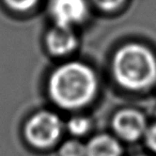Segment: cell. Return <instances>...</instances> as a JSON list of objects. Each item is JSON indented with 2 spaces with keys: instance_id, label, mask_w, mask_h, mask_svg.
<instances>
[{
  "instance_id": "6da1fadb",
  "label": "cell",
  "mask_w": 156,
  "mask_h": 156,
  "mask_svg": "<svg viewBox=\"0 0 156 156\" xmlns=\"http://www.w3.org/2000/svg\"><path fill=\"white\" fill-rule=\"evenodd\" d=\"M101 79L96 69L79 59L61 60L46 78V93L57 107L80 110L94 102L100 93Z\"/></svg>"
},
{
  "instance_id": "7a4b0ae2",
  "label": "cell",
  "mask_w": 156,
  "mask_h": 156,
  "mask_svg": "<svg viewBox=\"0 0 156 156\" xmlns=\"http://www.w3.org/2000/svg\"><path fill=\"white\" fill-rule=\"evenodd\" d=\"M109 71L115 86L124 91H147L156 86V55L142 42H124L111 55Z\"/></svg>"
},
{
  "instance_id": "3957f363",
  "label": "cell",
  "mask_w": 156,
  "mask_h": 156,
  "mask_svg": "<svg viewBox=\"0 0 156 156\" xmlns=\"http://www.w3.org/2000/svg\"><path fill=\"white\" fill-rule=\"evenodd\" d=\"M62 132V121L56 112L40 110L33 113L25 125V136L35 147H49L55 144Z\"/></svg>"
},
{
  "instance_id": "277c9868",
  "label": "cell",
  "mask_w": 156,
  "mask_h": 156,
  "mask_svg": "<svg viewBox=\"0 0 156 156\" xmlns=\"http://www.w3.org/2000/svg\"><path fill=\"white\" fill-rule=\"evenodd\" d=\"M92 5L90 0H48L47 12L52 24L77 27L90 17Z\"/></svg>"
},
{
  "instance_id": "5b68a950",
  "label": "cell",
  "mask_w": 156,
  "mask_h": 156,
  "mask_svg": "<svg viewBox=\"0 0 156 156\" xmlns=\"http://www.w3.org/2000/svg\"><path fill=\"white\" fill-rule=\"evenodd\" d=\"M80 46L76 28L51 24L44 34V47L49 56L58 60L72 58Z\"/></svg>"
},
{
  "instance_id": "8992f818",
  "label": "cell",
  "mask_w": 156,
  "mask_h": 156,
  "mask_svg": "<svg viewBox=\"0 0 156 156\" xmlns=\"http://www.w3.org/2000/svg\"><path fill=\"white\" fill-rule=\"evenodd\" d=\"M112 127L121 138L134 141L147 132V119L138 109L123 108L113 115Z\"/></svg>"
},
{
  "instance_id": "52a82bcc",
  "label": "cell",
  "mask_w": 156,
  "mask_h": 156,
  "mask_svg": "<svg viewBox=\"0 0 156 156\" xmlns=\"http://www.w3.org/2000/svg\"><path fill=\"white\" fill-rule=\"evenodd\" d=\"M121 147L108 135L96 136L86 145V156H120Z\"/></svg>"
},
{
  "instance_id": "ba28073f",
  "label": "cell",
  "mask_w": 156,
  "mask_h": 156,
  "mask_svg": "<svg viewBox=\"0 0 156 156\" xmlns=\"http://www.w3.org/2000/svg\"><path fill=\"white\" fill-rule=\"evenodd\" d=\"M1 1L9 11L16 14L30 13L41 2V0H1Z\"/></svg>"
},
{
  "instance_id": "9c48e42d",
  "label": "cell",
  "mask_w": 156,
  "mask_h": 156,
  "mask_svg": "<svg viewBox=\"0 0 156 156\" xmlns=\"http://www.w3.org/2000/svg\"><path fill=\"white\" fill-rule=\"evenodd\" d=\"M128 0H90L92 8L105 14L117 13L125 7Z\"/></svg>"
},
{
  "instance_id": "30bf717a",
  "label": "cell",
  "mask_w": 156,
  "mask_h": 156,
  "mask_svg": "<svg viewBox=\"0 0 156 156\" xmlns=\"http://www.w3.org/2000/svg\"><path fill=\"white\" fill-rule=\"evenodd\" d=\"M91 127V121L89 118L83 115H74L67 122V128L71 134L75 136H81L89 132Z\"/></svg>"
},
{
  "instance_id": "8fae6325",
  "label": "cell",
  "mask_w": 156,
  "mask_h": 156,
  "mask_svg": "<svg viewBox=\"0 0 156 156\" xmlns=\"http://www.w3.org/2000/svg\"><path fill=\"white\" fill-rule=\"evenodd\" d=\"M61 156H86V145L77 140L65 142L60 149Z\"/></svg>"
},
{
  "instance_id": "7c38bea8",
  "label": "cell",
  "mask_w": 156,
  "mask_h": 156,
  "mask_svg": "<svg viewBox=\"0 0 156 156\" xmlns=\"http://www.w3.org/2000/svg\"><path fill=\"white\" fill-rule=\"evenodd\" d=\"M147 143L150 147V149L153 150L154 152H156V122L147 129Z\"/></svg>"
}]
</instances>
